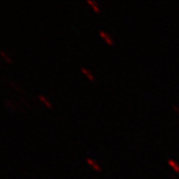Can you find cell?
<instances>
[{
  "label": "cell",
  "instance_id": "cell-11",
  "mask_svg": "<svg viewBox=\"0 0 179 179\" xmlns=\"http://www.w3.org/2000/svg\"><path fill=\"white\" fill-rule=\"evenodd\" d=\"M20 101H23V103H25V104H26L27 106H29V104H28V103L27 102V101H26V100H25V99H24L23 97H20Z\"/></svg>",
  "mask_w": 179,
  "mask_h": 179
},
{
  "label": "cell",
  "instance_id": "cell-10",
  "mask_svg": "<svg viewBox=\"0 0 179 179\" xmlns=\"http://www.w3.org/2000/svg\"><path fill=\"white\" fill-rule=\"evenodd\" d=\"M173 109H174V111L179 115V107H178L177 105H175V104H173Z\"/></svg>",
  "mask_w": 179,
  "mask_h": 179
},
{
  "label": "cell",
  "instance_id": "cell-6",
  "mask_svg": "<svg viewBox=\"0 0 179 179\" xmlns=\"http://www.w3.org/2000/svg\"><path fill=\"white\" fill-rule=\"evenodd\" d=\"M86 2H87L89 5H91V7H92V9H93L96 13H98V12L100 11V9H99L97 4H96L94 1H92V0H86Z\"/></svg>",
  "mask_w": 179,
  "mask_h": 179
},
{
  "label": "cell",
  "instance_id": "cell-8",
  "mask_svg": "<svg viewBox=\"0 0 179 179\" xmlns=\"http://www.w3.org/2000/svg\"><path fill=\"white\" fill-rule=\"evenodd\" d=\"M11 85L13 86V87H15L16 88V90H17L19 92H23V90L20 88V86L17 84V83H16V82H14V81H11Z\"/></svg>",
  "mask_w": 179,
  "mask_h": 179
},
{
  "label": "cell",
  "instance_id": "cell-1",
  "mask_svg": "<svg viewBox=\"0 0 179 179\" xmlns=\"http://www.w3.org/2000/svg\"><path fill=\"white\" fill-rule=\"evenodd\" d=\"M99 35L106 41L107 44H109V45H113V39L111 38V36H110L109 34H107L104 30L100 29V30H99Z\"/></svg>",
  "mask_w": 179,
  "mask_h": 179
},
{
  "label": "cell",
  "instance_id": "cell-9",
  "mask_svg": "<svg viewBox=\"0 0 179 179\" xmlns=\"http://www.w3.org/2000/svg\"><path fill=\"white\" fill-rule=\"evenodd\" d=\"M5 101H6V104H7V105H8V107H9L10 109H14V108H15V105H13L9 100H7V99H6V100H5Z\"/></svg>",
  "mask_w": 179,
  "mask_h": 179
},
{
  "label": "cell",
  "instance_id": "cell-5",
  "mask_svg": "<svg viewBox=\"0 0 179 179\" xmlns=\"http://www.w3.org/2000/svg\"><path fill=\"white\" fill-rule=\"evenodd\" d=\"M38 98H39V100L41 101V102H43L47 107H48V108H52V104L50 103V101L44 96V95H42V94H39L38 95Z\"/></svg>",
  "mask_w": 179,
  "mask_h": 179
},
{
  "label": "cell",
  "instance_id": "cell-2",
  "mask_svg": "<svg viewBox=\"0 0 179 179\" xmlns=\"http://www.w3.org/2000/svg\"><path fill=\"white\" fill-rule=\"evenodd\" d=\"M86 162H87L90 166H92V167L95 171H98V172L101 171L100 166L95 162V161H94L93 159H92L91 157H87V158H86Z\"/></svg>",
  "mask_w": 179,
  "mask_h": 179
},
{
  "label": "cell",
  "instance_id": "cell-7",
  "mask_svg": "<svg viewBox=\"0 0 179 179\" xmlns=\"http://www.w3.org/2000/svg\"><path fill=\"white\" fill-rule=\"evenodd\" d=\"M0 55H1V57H2V58H3V59H4V60L7 61V62H8V63H11V61H12V60H11V59H10V58H9V57H8V56L6 54V53L4 52V50H2V49L0 50Z\"/></svg>",
  "mask_w": 179,
  "mask_h": 179
},
{
  "label": "cell",
  "instance_id": "cell-4",
  "mask_svg": "<svg viewBox=\"0 0 179 179\" xmlns=\"http://www.w3.org/2000/svg\"><path fill=\"white\" fill-rule=\"evenodd\" d=\"M81 71L88 78V80H90L91 81H94L93 75L92 74V72H91V71H90L88 69H86L85 67H81Z\"/></svg>",
  "mask_w": 179,
  "mask_h": 179
},
{
  "label": "cell",
  "instance_id": "cell-3",
  "mask_svg": "<svg viewBox=\"0 0 179 179\" xmlns=\"http://www.w3.org/2000/svg\"><path fill=\"white\" fill-rule=\"evenodd\" d=\"M167 164L175 173L179 174V164L177 162H175V161L173 160V159H168L167 160Z\"/></svg>",
  "mask_w": 179,
  "mask_h": 179
}]
</instances>
